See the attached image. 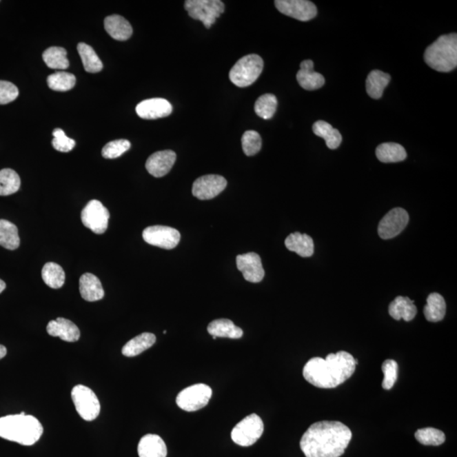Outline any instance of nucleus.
Masks as SVG:
<instances>
[{
  "instance_id": "obj_1",
  "label": "nucleus",
  "mask_w": 457,
  "mask_h": 457,
  "mask_svg": "<svg viewBox=\"0 0 457 457\" xmlns=\"http://www.w3.org/2000/svg\"><path fill=\"white\" fill-rule=\"evenodd\" d=\"M347 426L338 421L314 423L304 433L300 447L306 457H340L352 440Z\"/></svg>"
},
{
  "instance_id": "obj_2",
  "label": "nucleus",
  "mask_w": 457,
  "mask_h": 457,
  "mask_svg": "<svg viewBox=\"0 0 457 457\" xmlns=\"http://www.w3.org/2000/svg\"><path fill=\"white\" fill-rule=\"evenodd\" d=\"M358 361L347 352L311 358L303 367V377L315 387L333 389L343 384L356 370Z\"/></svg>"
},
{
  "instance_id": "obj_3",
  "label": "nucleus",
  "mask_w": 457,
  "mask_h": 457,
  "mask_svg": "<svg viewBox=\"0 0 457 457\" xmlns=\"http://www.w3.org/2000/svg\"><path fill=\"white\" fill-rule=\"evenodd\" d=\"M43 428L31 415H9L0 418V437L22 445H32L39 440Z\"/></svg>"
},
{
  "instance_id": "obj_4",
  "label": "nucleus",
  "mask_w": 457,
  "mask_h": 457,
  "mask_svg": "<svg viewBox=\"0 0 457 457\" xmlns=\"http://www.w3.org/2000/svg\"><path fill=\"white\" fill-rule=\"evenodd\" d=\"M425 61L438 72H449L457 66L456 33L440 37L426 48Z\"/></svg>"
},
{
  "instance_id": "obj_5",
  "label": "nucleus",
  "mask_w": 457,
  "mask_h": 457,
  "mask_svg": "<svg viewBox=\"0 0 457 457\" xmlns=\"http://www.w3.org/2000/svg\"><path fill=\"white\" fill-rule=\"evenodd\" d=\"M263 69V59L258 54H248L241 58L230 70V80L236 87L247 88L258 80Z\"/></svg>"
},
{
  "instance_id": "obj_6",
  "label": "nucleus",
  "mask_w": 457,
  "mask_h": 457,
  "mask_svg": "<svg viewBox=\"0 0 457 457\" xmlns=\"http://www.w3.org/2000/svg\"><path fill=\"white\" fill-rule=\"evenodd\" d=\"M185 9L192 19L202 21L210 29L225 12V5L219 0H187Z\"/></svg>"
},
{
  "instance_id": "obj_7",
  "label": "nucleus",
  "mask_w": 457,
  "mask_h": 457,
  "mask_svg": "<svg viewBox=\"0 0 457 457\" xmlns=\"http://www.w3.org/2000/svg\"><path fill=\"white\" fill-rule=\"evenodd\" d=\"M265 430L263 420L257 414H251L234 427L232 438L236 445L247 447L254 445Z\"/></svg>"
},
{
  "instance_id": "obj_8",
  "label": "nucleus",
  "mask_w": 457,
  "mask_h": 457,
  "mask_svg": "<svg viewBox=\"0 0 457 457\" xmlns=\"http://www.w3.org/2000/svg\"><path fill=\"white\" fill-rule=\"evenodd\" d=\"M72 398L80 417L86 421H94L100 414V403L95 393L83 385H76L72 391Z\"/></svg>"
},
{
  "instance_id": "obj_9",
  "label": "nucleus",
  "mask_w": 457,
  "mask_h": 457,
  "mask_svg": "<svg viewBox=\"0 0 457 457\" xmlns=\"http://www.w3.org/2000/svg\"><path fill=\"white\" fill-rule=\"evenodd\" d=\"M212 389L209 385L196 384L181 391L176 397L177 406L185 412H196L210 403Z\"/></svg>"
},
{
  "instance_id": "obj_10",
  "label": "nucleus",
  "mask_w": 457,
  "mask_h": 457,
  "mask_svg": "<svg viewBox=\"0 0 457 457\" xmlns=\"http://www.w3.org/2000/svg\"><path fill=\"white\" fill-rule=\"evenodd\" d=\"M110 217L109 210L98 200H91L81 214L83 224L97 235L106 232Z\"/></svg>"
},
{
  "instance_id": "obj_11",
  "label": "nucleus",
  "mask_w": 457,
  "mask_h": 457,
  "mask_svg": "<svg viewBox=\"0 0 457 457\" xmlns=\"http://www.w3.org/2000/svg\"><path fill=\"white\" fill-rule=\"evenodd\" d=\"M143 240L152 246L163 249H173L180 243L181 234L168 226H150L143 230Z\"/></svg>"
},
{
  "instance_id": "obj_12",
  "label": "nucleus",
  "mask_w": 457,
  "mask_h": 457,
  "mask_svg": "<svg viewBox=\"0 0 457 457\" xmlns=\"http://www.w3.org/2000/svg\"><path fill=\"white\" fill-rule=\"evenodd\" d=\"M408 221L409 215L407 212L401 207H396L381 219L378 228V235L384 240L392 239L403 232Z\"/></svg>"
},
{
  "instance_id": "obj_13",
  "label": "nucleus",
  "mask_w": 457,
  "mask_h": 457,
  "mask_svg": "<svg viewBox=\"0 0 457 457\" xmlns=\"http://www.w3.org/2000/svg\"><path fill=\"white\" fill-rule=\"evenodd\" d=\"M274 5L281 13L301 21H308L317 16V7L307 0H276Z\"/></svg>"
},
{
  "instance_id": "obj_14",
  "label": "nucleus",
  "mask_w": 457,
  "mask_h": 457,
  "mask_svg": "<svg viewBox=\"0 0 457 457\" xmlns=\"http://www.w3.org/2000/svg\"><path fill=\"white\" fill-rule=\"evenodd\" d=\"M227 181L219 174H207L193 183L192 194L199 200H210L225 190Z\"/></svg>"
},
{
  "instance_id": "obj_15",
  "label": "nucleus",
  "mask_w": 457,
  "mask_h": 457,
  "mask_svg": "<svg viewBox=\"0 0 457 457\" xmlns=\"http://www.w3.org/2000/svg\"><path fill=\"white\" fill-rule=\"evenodd\" d=\"M236 265L237 269L243 273L245 280L251 283H259L265 278V272L261 258L255 252L237 256Z\"/></svg>"
},
{
  "instance_id": "obj_16",
  "label": "nucleus",
  "mask_w": 457,
  "mask_h": 457,
  "mask_svg": "<svg viewBox=\"0 0 457 457\" xmlns=\"http://www.w3.org/2000/svg\"><path fill=\"white\" fill-rule=\"evenodd\" d=\"M172 103L165 99H150L144 100L136 107V112L144 120H157L169 116L172 113Z\"/></svg>"
},
{
  "instance_id": "obj_17",
  "label": "nucleus",
  "mask_w": 457,
  "mask_h": 457,
  "mask_svg": "<svg viewBox=\"0 0 457 457\" xmlns=\"http://www.w3.org/2000/svg\"><path fill=\"white\" fill-rule=\"evenodd\" d=\"M176 161V152L172 150L156 152L148 159L146 169L152 176L163 177L172 170Z\"/></svg>"
},
{
  "instance_id": "obj_18",
  "label": "nucleus",
  "mask_w": 457,
  "mask_h": 457,
  "mask_svg": "<svg viewBox=\"0 0 457 457\" xmlns=\"http://www.w3.org/2000/svg\"><path fill=\"white\" fill-rule=\"evenodd\" d=\"M296 80L300 86L307 91L318 90L325 83V77L321 73L314 72V62L311 59L301 63L299 72L296 74Z\"/></svg>"
},
{
  "instance_id": "obj_19",
  "label": "nucleus",
  "mask_w": 457,
  "mask_h": 457,
  "mask_svg": "<svg viewBox=\"0 0 457 457\" xmlns=\"http://www.w3.org/2000/svg\"><path fill=\"white\" fill-rule=\"evenodd\" d=\"M47 332L53 337L61 338L67 343H76L80 339V330L73 322L64 318H58L48 323Z\"/></svg>"
},
{
  "instance_id": "obj_20",
  "label": "nucleus",
  "mask_w": 457,
  "mask_h": 457,
  "mask_svg": "<svg viewBox=\"0 0 457 457\" xmlns=\"http://www.w3.org/2000/svg\"><path fill=\"white\" fill-rule=\"evenodd\" d=\"M79 289L81 297L88 302H96L105 296V291L99 278L90 273L81 276Z\"/></svg>"
},
{
  "instance_id": "obj_21",
  "label": "nucleus",
  "mask_w": 457,
  "mask_h": 457,
  "mask_svg": "<svg viewBox=\"0 0 457 457\" xmlns=\"http://www.w3.org/2000/svg\"><path fill=\"white\" fill-rule=\"evenodd\" d=\"M139 457H166L165 441L157 434H147L141 438L137 447Z\"/></svg>"
},
{
  "instance_id": "obj_22",
  "label": "nucleus",
  "mask_w": 457,
  "mask_h": 457,
  "mask_svg": "<svg viewBox=\"0 0 457 457\" xmlns=\"http://www.w3.org/2000/svg\"><path fill=\"white\" fill-rule=\"evenodd\" d=\"M417 313V307L409 297L397 296L389 306V314L396 321L404 319L407 322L412 321Z\"/></svg>"
},
{
  "instance_id": "obj_23",
  "label": "nucleus",
  "mask_w": 457,
  "mask_h": 457,
  "mask_svg": "<svg viewBox=\"0 0 457 457\" xmlns=\"http://www.w3.org/2000/svg\"><path fill=\"white\" fill-rule=\"evenodd\" d=\"M285 244L289 251L294 252L303 258H309L314 252V241L307 234L292 233L285 239Z\"/></svg>"
},
{
  "instance_id": "obj_24",
  "label": "nucleus",
  "mask_w": 457,
  "mask_h": 457,
  "mask_svg": "<svg viewBox=\"0 0 457 457\" xmlns=\"http://www.w3.org/2000/svg\"><path fill=\"white\" fill-rule=\"evenodd\" d=\"M105 28L111 38L118 41L129 39L133 32L130 22L118 14H113V16L105 18Z\"/></svg>"
},
{
  "instance_id": "obj_25",
  "label": "nucleus",
  "mask_w": 457,
  "mask_h": 457,
  "mask_svg": "<svg viewBox=\"0 0 457 457\" xmlns=\"http://www.w3.org/2000/svg\"><path fill=\"white\" fill-rule=\"evenodd\" d=\"M207 332L212 336L240 339L243 336V330L237 327L232 321L226 318L216 319L207 326Z\"/></svg>"
},
{
  "instance_id": "obj_26",
  "label": "nucleus",
  "mask_w": 457,
  "mask_h": 457,
  "mask_svg": "<svg viewBox=\"0 0 457 457\" xmlns=\"http://www.w3.org/2000/svg\"><path fill=\"white\" fill-rule=\"evenodd\" d=\"M392 77L381 70H374L367 76L366 90L370 98L380 99L384 94L385 89L388 86Z\"/></svg>"
},
{
  "instance_id": "obj_27",
  "label": "nucleus",
  "mask_w": 457,
  "mask_h": 457,
  "mask_svg": "<svg viewBox=\"0 0 457 457\" xmlns=\"http://www.w3.org/2000/svg\"><path fill=\"white\" fill-rule=\"evenodd\" d=\"M156 343V336L152 333H143L133 338L122 348V354L128 358L139 356Z\"/></svg>"
},
{
  "instance_id": "obj_28",
  "label": "nucleus",
  "mask_w": 457,
  "mask_h": 457,
  "mask_svg": "<svg viewBox=\"0 0 457 457\" xmlns=\"http://www.w3.org/2000/svg\"><path fill=\"white\" fill-rule=\"evenodd\" d=\"M447 313V304L444 297L438 293H432L427 298V304L423 309L427 321L437 323L443 321Z\"/></svg>"
},
{
  "instance_id": "obj_29",
  "label": "nucleus",
  "mask_w": 457,
  "mask_h": 457,
  "mask_svg": "<svg viewBox=\"0 0 457 457\" xmlns=\"http://www.w3.org/2000/svg\"><path fill=\"white\" fill-rule=\"evenodd\" d=\"M313 131L316 136L325 139L327 147L329 150H336L343 142V136L338 130L324 121L315 122L313 125Z\"/></svg>"
},
{
  "instance_id": "obj_30",
  "label": "nucleus",
  "mask_w": 457,
  "mask_h": 457,
  "mask_svg": "<svg viewBox=\"0 0 457 457\" xmlns=\"http://www.w3.org/2000/svg\"><path fill=\"white\" fill-rule=\"evenodd\" d=\"M376 156L382 163H398L407 159V151L395 143H382L376 148Z\"/></svg>"
},
{
  "instance_id": "obj_31",
  "label": "nucleus",
  "mask_w": 457,
  "mask_h": 457,
  "mask_svg": "<svg viewBox=\"0 0 457 457\" xmlns=\"http://www.w3.org/2000/svg\"><path fill=\"white\" fill-rule=\"evenodd\" d=\"M20 241L17 225L6 219H0V246L13 251L20 247Z\"/></svg>"
},
{
  "instance_id": "obj_32",
  "label": "nucleus",
  "mask_w": 457,
  "mask_h": 457,
  "mask_svg": "<svg viewBox=\"0 0 457 457\" xmlns=\"http://www.w3.org/2000/svg\"><path fill=\"white\" fill-rule=\"evenodd\" d=\"M78 53H79L81 61H83L85 70L89 73H98L103 70V63L98 54L91 46L84 43H80L77 45Z\"/></svg>"
},
{
  "instance_id": "obj_33",
  "label": "nucleus",
  "mask_w": 457,
  "mask_h": 457,
  "mask_svg": "<svg viewBox=\"0 0 457 457\" xmlns=\"http://www.w3.org/2000/svg\"><path fill=\"white\" fill-rule=\"evenodd\" d=\"M42 277L44 283L53 289L61 288L65 281V274L62 267L52 262L47 263L43 266Z\"/></svg>"
},
{
  "instance_id": "obj_34",
  "label": "nucleus",
  "mask_w": 457,
  "mask_h": 457,
  "mask_svg": "<svg viewBox=\"0 0 457 457\" xmlns=\"http://www.w3.org/2000/svg\"><path fill=\"white\" fill-rule=\"evenodd\" d=\"M43 61L48 68L54 70H66L70 65L67 59V52L61 47H51L43 52Z\"/></svg>"
},
{
  "instance_id": "obj_35",
  "label": "nucleus",
  "mask_w": 457,
  "mask_h": 457,
  "mask_svg": "<svg viewBox=\"0 0 457 457\" xmlns=\"http://www.w3.org/2000/svg\"><path fill=\"white\" fill-rule=\"evenodd\" d=\"M21 178L14 170H0V196H10L19 191Z\"/></svg>"
},
{
  "instance_id": "obj_36",
  "label": "nucleus",
  "mask_w": 457,
  "mask_h": 457,
  "mask_svg": "<svg viewBox=\"0 0 457 457\" xmlns=\"http://www.w3.org/2000/svg\"><path fill=\"white\" fill-rule=\"evenodd\" d=\"M76 77L65 72H58L48 77L47 83L52 90L67 92L72 90L76 85Z\"/></svg>"
},
{
  "instance_id": "obj_37",
  "label": "nucleus",
  "mask_w": 457,
  "mask_h": 457,
  "mask_svg": "<svg viewBox=\"0 0 457 457\" xmlns=\"http://www.w3.org/2000/svg\"><path fill=\"white\" fill-rule=\"evenodd\" d=\"M278 101L274 94H266L259 97L255 103L256 114L263 120H270L276 112Z\"/></svg>"
},
{
  "instance_id": "obj_38",
  "label": "nucleus",
  "mask_w": 457,
  "mask_h": 457,
  "mask_svg": "<svg viewBox=\"0 0 457 457\" xmlns=\"http://www.w3.org/2000/svg\"><path fill=\"white\" fill-rule=\"evenodd\" d=\"M415 438L423 445H440L445 441V436L442 431L434 428L418 429L415 433Z\"/></svg>"
},
{
  "instance_id": "obj_39",
  "label": "nucleus",
  "mask_w": 457,
  "mask_h": 457,
  "mask_svg": "<svg viewBox=\"0 0 457 457\" xmlns=\"http://www.w3.org/2000/svg\"><path fill=\"white\" fill-rule=\"evenodd\" d=\"M131 143L128 140L120 139L112 141L107 143L103 148L102 155L103 157L107 159H114L121 157L125 152H128L131 148Z\"/></svg>"
},
{
  "instance_id": "obj_40",
  "label": "nucleus",
  "mask_w": 457,
  "mask_h": 457,
  "mask_svg": "<svg viewBox=\"0 0 457 457\" xmlns=\"http://www.w3.org/2000/svg\"><path fill=\"white\" fill-rule=\"evenodd\" d=\"M243 150L247 156H254L261 150L262 139L255 131H247L241 137Z\"/></svg>"
},
{
  "instance_id": "obj_41",
  "label": "nucleus",
  "mask_w": 457,
  "mask_h": 457,
  "mask_svg": "<svg viewBox=\"0 0 457 457\" xmlns=\"http://www.w3.org/2000/svg\"><path fill=\"white\" fill-rule=\"evenodd\" d=\"M382 371L384 373L385 378L382 383V387L385 389H391L395 385L397 380V374H398V364L395 360H385L382 364Z\"/></svg>"
},
{
  "instance_id": "obj_42",
  "label": "nucleus",
  "mask_w": 457,
  "mask_h": 457,
  "mask_svg": "<svg viewBox=\"0 0 457 457\" xmlns=\"http://www.w3.org/2000/svg\"><path fill=\"white\" fill-rule=\"evenodd\" d=\"M54 139L52 144L54 150L61 152H68L73 150L76 146V142L65 135L63 130L57 128L53 132Z\"/></svg>"
},
{
  "instance_id": "obj_43",
  "label": "nucleus",
  "mask_w": 457,
  "mask_h": 457,
  "mask_svg": "<svg viewBox=\"0 0 457 457\" xmlns=\"http://www.w3.org/2000/svg\"><path fill=\"white\" fill-rule=\"evenodd\" d=\"M19 96L16 85L10 81H0V105H7L13 102Z\"/></svg>"
},
{
  "instance_id": "obj_44",
  "label": "nucleus",
  "mask_w": 457,
  "mask_h": 457,
  "mask_svg": "<svg viewBox=\"0 0 457 457\" xmlns=\"http://www.w3.org/2000/svg\"><path fill=\"white\" fill-rule=\"evenodd\" d=\"M7 354V349L3 345H0V360L5 358Z\"/></svg>"
},
{
  "instance_id": "obj_45",
  "label": "nucleus",
  "mask_w": 457,
  "mask_h": 457,
  "mask_svg": "<svg viewBox=\"0 0 457 457\" xmlns=\"http://www.w3.org/2000/svg\"><path fill=\"white\" fill-rule=\"evenodd\" d=\"M6 288V284L5 283V281L0 280V293H2L3 291H5Z\"/></svg>"
}]
</instances>
